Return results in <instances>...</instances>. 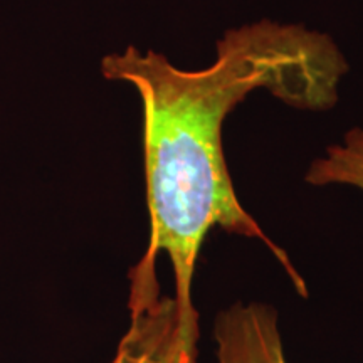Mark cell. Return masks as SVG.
<instances>
[{"label":"cell","mask_w":363,"mask_h":363,"mask_svg":"<svg viewBox=\"0 0 363 363\" xmlns=\"http://www.w3.org/2000/svg\"><path fill=\"white\" fill-rule=\"evenodd\" d=\"M348 65L328 35L303 26L262 21L229 29L206 69L184 71L162 54L130 45L103 57L110 81L135 86L143 101V153L150 214L148 247L130 271V294L160 289L157 257L165 252L175 281L179 338L185 360L197 363L199 313L192 283L203 239L214 227L256 239L284 267L299 296L303 276L284 249L240 206L222 150V125L249 93L269 89L289 106L328 110Z\"/></svg>","instance_id":"1"},{"label":"cell","mask_w":363,"mask_h":363,"mask_svg":"<svg viewBox=\"0 0 363 363\" xmlns=\"http://www.w3.org/2000/svg\"><path fill=\"white\" fill-rule=\"evenodd\" d=\"M216 363H288L278 311L266 303H242L216 315Z\"/></svg>","instance_id":"2"},{"label":"cell","mask_w":363,"mask_h":363,"mask_svg":"<svg viewBox=\"0 0 363 363\" xmlns=\"http://www.w3.org/2000/svg\"><path fill=\"white\" fill-rule=\"evenodd\" d=\"M130 306V326L106 363H189L179 338L174 296L148 298Z\"/></svg>","instance_id":"3"},{"label":"cell","mask_w":363,"mask_h":363,"mask_svg":"<svg viewBox=\"0 0 363 363\" xmlns=\"http://www.w3.org/2000/svg\"><path fill=\"white\" fill-rule=\"evenodd\" d=\"M305 180L316 187L343 184L363 190V126L348 131L343 143L333 145L325 157L316 158Z\"/></svg>","instance_id":"4"}]
</instances>
